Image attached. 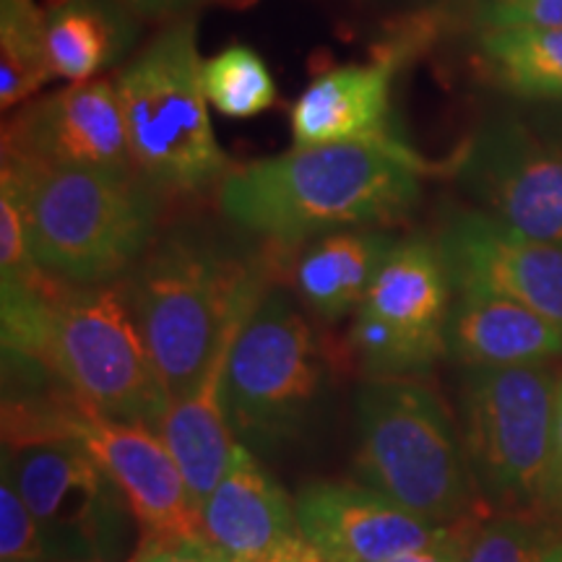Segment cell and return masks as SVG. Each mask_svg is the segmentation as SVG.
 I'll return each mask as SVG.
<instances>
[{"label": "cell", "mask_w": 562, "mask_h": 562, "mask_svg": "<svg viewBox=\"0 0 562 562\" xmlns=\"http://www.w3.org/2000/svg\"><path fill=\"white\" fill-rule=\"evenodd\" d=\"M3 467L37 518L45 542L100 554L108 544L121 490L81 446L66 438H37L3 446Z\"/></svg>", "instance_id": "13"}, {"label": "cell", "mask_w": 562, "mask_h": 562, "mask_svg": "<svg viewBox=\"0 0 562 562\" xmlns=\"http://www.w3.org/2000/svg\"><path fill=\"white\" fill-rule=\"evenodd\" d=\"M133 562H227V558L206 537H188L144 544Z\"/></svg>", "instance_id": "29"}, {"label": "cell", "mask_w": 562, "mask_h": 562, "mask_svg": "<svg viewBox=\"0 0 562 562\" xmlns=\"http://www.w3.org/2000/svg\"><path fill=\"white\" fill-rule=\"evenodd\" d=\"M474 21L480 30H505V26L562 30V0H476Z\"/></svg>", "instance_id": "28"}, {"label": "cell", "mask_w": 562, "mask_h": 562, "mask_svg": "<svg viewBox=\"0 0 562 562\" xmlns=\"http://www.w3.org/2000/svg\"><path fill=\"white\" fill-rule=\"evenodd\" d=\"M201 79L211 108L232 121L261 115L279 100L269 66L248 45H229L203 60Z\"/></svg>", "instance_id": "24"}, {"label": "cell", "mask_w": 562, "mask_h": 562, "mask_svg": "<svg viewBox=\"0 0 562 562\" xmlns=\"http://www.w3.org/2000/svg\"><path fill=\"white\" fill-rule=\"evenodd\" d=\"M472 537L474 531H469L467 526L456 524L446 537L438 539V542L419 547V550L404 552L389 562H463L467 560L469 544H472Z\"/></svg>", "instance_id": "30"}, {"label": "cell", "mask_w": 562, "mask_h": 562, "mask_svg": "<svg viewBox=\"0 0 562 562\" xmlns=\"http://www.w3.org/2000/svg\"><path fill=\"white\" fill-rule=\"evenodd\" d=\"M40 362L63 389L91 409L159 430L170 412L149 344L140 331L128 284H63L50 305Z\"/></svg>", "instance_id": "6"}, {"label": "cell", "mask_w": 562, "mask_h": 562, "mask_svg": "<svg viewBox=\"0 0 562 562\" xmlns=\"http://www.w3.org/2000/svg\"><path fill=\"white\" fill-rule=\"evenodd\" d=\"M547 503L554 505L558 510H562V474L550 484V492H547Z\"/></svg>", "instance_id": "35"}, {"label": "cell", "mask_w": 562, "mask_h": 562, "mask_svg": "<svg viewBox=\"0 0 562 562\" xmlns=\"http://www.w3.org/2000/svg\"><path fill=\"white\" fill-rule=\"evenodd\" d=\"M355 409L364 487L430 524H456L472 503V472L438 396L412 378H372Z\"/></svg>", "instance_id": "5"}, {"label": "cell", "mask_w": 562, "mask_h": 562, "mask_svg": "<svg viewBox=\"0 0 562 562\" xmlns=\"http://www.w3.org/2000/svg\"><path fill=\"white\" fill-rule=\"evenodd\" d=\"M451 277L438 243L396 240L351 323V347L372 378H412L446 355Z\"/></svg>", "instance_id": "11"}, {"label": "cell", "mask_w": 562, "mask_h": 562, "mask_svg": "<svg viewBox=\"0 0 562 562\" xmlns=\"http://www.w3.org/2000/svg\"><path fill=\"white\" fill-rule=\"evenodd\" d=\"M550 539L542 526L508 516L482 526L463 562H533Z\"/></svg>", "instance_id": "27"}, {"label": "cell", "mask_w": 562, "mask_h": 562, "mask_svg": "<svg viewBox=\"0 0 562 562\" xmlns=\"http://www.w3.org/2000/svg\"><path fill=\"white\" fill-rule=\"evenodd\" d=\"M37 438H66L100 463L138 521L144 544L203 537L201 513L191 501L186 476L154 427L108 417L68 391L66 398L53 404L5 398L3 446Z\"/></svg>", "instance_id": "7"}, {"label": "cell", "mask_w": 562, "mask_h": 562, "mask_svg": "<svg viewBox=\"0 0 562 562\" xmlns=\"http://www.w3.org/2000/svg\"><path fill=\"white\" fill-rule=\"evenodd\" d=\"M297 526L331 562H389L438 542L456 524H430L364 484L315 482L294 501Z\"/></svg>", "instance_id": "15"}, {"label": "cell", "mask_w": 562, "mask_h": 562, "mask_svg": "<svg viewBox=\"0 0 562 562\" xmlns=\"http://www.w3.org/2000/svg\"><path fill=\"white\" fill-rule=\"evenodd\" d=\"M3 154L37 167L136 170L115 81L66 83L26 102L3 128Z\"/></svg>", "instance_id": "14"}, {"label": "cell", "mask_w": 562, "mask_h": 562, "mask_svg": "<svg viewBox=\"0 0 562 562\" xmlns=\"http://www.w3.org/2000/svg\"><path fill=\"white\" fill-rule=\"evenodd\" d=\"M435 243L456 292L510 300L562 328L558 245L533 240L480 209L448 216Z\"/></svg>", "instance_id": "12"}, {"label": "cell", "mask_w": 562, "mask_h": 562, "mask_svg": "<svg viewBox=\"0 0 562 562\" xmlns=\"http://www.w3.org/2000/svg\"><path fill=\"white\" fill-rule=\"evenodd\" d=\"M47 542L9 469L0 482V562H42Z\"/></svg>", "instance_id": "26"}, {"label": "cell", "mask_w": 562, "mask_h": 562, "mask_svg": "<svg viewBox=\"0 0 562 562\" xmlns=\"http://www.w3.org/2000/svg\"><path fill=\"white\" fill-rule=\"evenodd\" d=\"M227 562H258V560H229L227 558Z\"/></svg>", "instance_id": "37"}, {"label": "cell", "mask_w": 562, "mask_h": 562, "mask_svg": "<svg viewBox=\"0 0 562 562\" xmlns=\"http://www.w3.org/2000/svg\"><path fill=\"white\" fill-rule=\"evenodd\" d=\"M240 331L232 334L216 349V355L211 357L199 381L182 396L175 398L170 412L165 414L159 425V435L165 438L175 461H178L180 472L186 476L188 492H191V501L199 513L211 495V490L220 484L224 472H227L237 446L232 440L235 430H232L229 422L224 381H227L232 344H235Z\"/></svg>", "instance_id": "18"}, {"label": "cell", "mask_w": 562, "mask_h": 562, "mask_svg": "<svg viewBox=\"0 0 562 562\" xmlns=\"http://www.w3.org/2000/svg\"><path fill=\"white\" fill-rule=\"evenodd\" d=\"M45 19L53 76L68 83L123 66L140 37V16L123 0H47Z\"/></svg>", "instance_id": "20"}, {"label": "cell", "mask_w": 562, "mask_h": 562, "mask_svg": "<svg viewBox=\"0 0 562 562\" xmlns=\"http://www.w3.org/2000/svg\"><path fill=\"white\" fill-rule=\"evenodd\" d=\"M266 277L263 261L193 227L170 232L140 258L125 284L172 402L248 323L269 292Z\"/></svg>", "instance_id": "2"}, {"label": "cell", "mask_w": 562, "mask_h": 562, "mask_svg": "<svg viewBox=\"0 0 562 562\" xmlns=\"http://www.w3.org/2000/svg\"><path fill=\"white\" fill-rule=\"evenodd\" d=\"M297 531V510L286 492L250 448L237 442L227 472L201 508L206 542L229 560H261Z\"/></svg>", "instance_id": "17"}, {"label": "cell", "mask_w": 562, "mask_h": 562, "mask_svg": "<svg viewBox=\"0 0 562 562\" xmlns=\"http://www.w3.org/2000/svg\"><path fill=\"white\" fill-rule=\"evenodd\" d=\"M50 279L34 261L26 193L19 167L0 159V286H37Z\"/></svg>", "instance_id": "25"}, {"label": "cell", "mask_w": 562, "mask_h": 562, "mask_svg": "<svg viewBox=\"0 0 562 562\" xmlns=\"http://www.w3.org/2000/svg\"><path fill=\"white\" fill-rule=\"evenodd\" d=\"M446 355L467 368H526L562 357V328L490 294H459L446 323Z\"/></svg>", "instance_id": "19"}, {"label": "cell", "mask_w": 562, "mask_h": 562, "mask_svg": "<svg viewBox=\"0 0 562 562\" xmlns=\"http://www.w3.org/2000/svg\"><path fill=\"white\" fill-rule=\"evenodd\" d=\"M19 167L26 193L34 261L74 286L112 284L151 250L161 191L138 170Z\"/></svg>", "instance_id": "3"}, {"label": "cell", "mask_w": 562, "mask_h": 562, "mask_svg": "<svg viewBox=\"0 0 562 562\" xmlns=\"http://www.w3.org/2000/svg\"><path fill=\"white\" fill-rule=\"evenodd\" d=\"M398 55L323 70L290 108L292 146L391 136V89Z\"/></svg>", "instance_id": "16"}, {"label": "cell", "mask_w": 562, "mask_h": 562, "mask_svg": "<svg viewBox=\"0 0 562 562\" xmlns=\"http://www.w3.org/2000/svg\"><path fill=\"white\" fill-rule=\"evenodd\" d=\"M393 243L378 229H341L313 240L294 266L302 302L326 321L357 313Z\"/></svg>", "instance_id": "21"}, {"label": "cell", "mask_w": 562, "mask_h": 562, "mask_svg": "<svg viewBox=\"0 0 562 562\" xmlns=\"http://www.w3.org/2000/svg\"><path fill=\"white\" fill-rule=\"evenodd\" d=\"M258 562H331L315 547L305 533L297 531L286 537L284 542L273 547V550Z\"/></svg>", "instance_id": "32"}, {"label": "cell", "mask_w": 562, "mask_h": 562, "mask_svg": "<svg viewBox=\"0 0 562 562\" xmlns=\"http://www.w3.org/2000/svg\"><path fill=\"white\" fill-rule=\"evenodd\" d=\"M558 378L544 364L467 368L461 381V446L472 480L505 505L547 503Z\"/></svg>", "instance_id": "8"}, {"label": "cell", "mask_w": 562, "mask_h": 562, "mask_svg": "<svg viewBox=\"0 0 562 562\" xmlns=\"http://www.w3.org/2000/svg\"><path fill=\"white\" fill-rule=\"evenodd\" d=\"M480 66L487 81L518 102H562V30H480Z\"/></svg>", "instance_id": "22"}, {"label": "cell", "mask_w": 562, "mask_h": 562, "mask_svg": "<svg viewBox=\"0 0 562 562\" xmlns=\"http://www.w3.org/2000/svg\"><path fill=\"white\" fill-rule=\"evenodd\" d=\"M533 562H562V539H547V544L542 547V552L537 554Z\"/></svg>", "instance_id": "34"}, {"label": "cell", "mask_w": 562, "mask_h": 562, "mask_svg": "<svg viewBox=\"0 0 562 562\" xmlns=\"http://www.w3.org/2000/svg\"><path fill=\"white\" fill-rule=\"evenodd\" d=\"M562 474V375L554 385V419H552V480Z\"/></svg>", "instance_id": "33"}, {"label": "cell", "mask_w": 562, "mask_h": 562, "mask_svg": "<svg viewBox=\"0 0 562 562\" xmlns=\"http://www.w3.org/2000/svg\"><path fill=\"white\" fill-rule=\"evenodd\" d=\"M484 214L562 248V102H521L476 125L451 167Z\"/></svg>", "instance_id": "9"}, {"label": "cell", "mask_w": 562, "mask_h": 562, "mask_svg": "<svg viewBox=\"0 0 562 562\" xmlns=\"http://www.w3.org/2000/svg\"><path fill=\"white\" fill-rule=\"evenodd\" d=\"M199 21L167 24L115 76L136 170L161 193H201L235 172L209 115Z\"/></svg>", "instance_id": "4"}, {"label": "cell", "mask_w": 562, "mask_h": 562, "mask_svg": "<svg viewBox=\"0 0 562 562\" xmlns=\"http://www.w3.org/2000/svg\"><path fill=\"white\" fill-rule=\"evenodd\" d=\"M321 375L313 328L290 294L269 290L229 351L224 393L232 430L256 442L297 432Z\"/></svg>", "instance_id": "10"}, {"label": "cell", "mask_w": 562, "mask_h": 562, "mask_svg": "<svg viewBox=\"0 0 562 562\" xmlns=\"http://www.w3.org/2000/svg\"><path fill=\"white\" fill-rule=\"evenodd\" d=\"M123 3L140 19H157L172 24V21L195 16L216 0H123Z\"/></svg>", "instance_id": "31"}, {"label": "cell", "mask_w": 562, "mask_h": 562, "mask_svg": "<svg viewBox=\"0 0 562 562\" xmlns=\"http://www.w3.org/2000/svg\"><path fill=\"white\" fill-rule=\"evenodd\" d=\"M53 79L45 9L37 0H0V108H19Z\"/></svg>", "instance_id": "23"}, {"label": "cell", "mask_w": 562, "mask_h": 562, "mask_svg": "<svg viewBox=\"0 0 562 562\" xmlns=\"http://www.w3.org/2000/svg\"><path fill=\"white\" fill-rule=\"evenodd\" d=\"M383 3H402V5H412V3H427V0H383Z\"/></svg>", "instance_id": "36"}, {"label": "cell", "mask_w": 562, "mask_h": 562, "mask_svg": "<svg viewBox=\"0 0 562 562\" xmlns=\"http://www.w3.org/2000/svg\"><path fill=\"white\" fill-rule=\"evenodd\" d=\"M432 167L396 138L292 146L235 167L216 188L224 220L279 248L406 220Z\"/></svg>", "instance_id": "1"}]
</instances>
